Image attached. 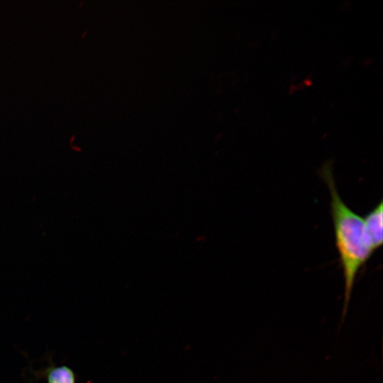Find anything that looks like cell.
<instances>
[{
    "mask_svg": "<svg viewBox=\"0 0 383 383\" xmlns=\"http://www.w3.org/2000/svg\"><path fill=\"white\" fill-rule=\"evenodd\" d=\"M366 243L372 254L383 242V204L381 200L365 216L362 217Z\"/></svg>",
    "mask_w": 383,
    "mask_h": 383,
    "instance_id": "2",
    "label": "cell"
},
{
    "mask_svg": "<svg viewBox=\"0 0 383 383\" xmlns=\"http://www.w3.org/2000/svg\"><path fill=\"white\" fill-rule=\"evenodd\" d=\"M49 364L39 370L33 371L36 380L43 379L46 383H77V375L68 365H56L49 357Z\"/></svg>",
    "mask_w": 383,
    "mask_h": 383,
    "instance_id": "3",
    "label": "cell"
},
{
    "mask_svg": "<svg viewBox=\"0 0 383 383\" xmlns=\"http://www.w3.org/2000/svg\"><path fill=\"white\" fill-rule=\"evenodd\" d=\"M321 175L328 186L331 196L335 243L345 281L343 321L348 309L356 277L372 252L366 243L362 217L350 209L338 193L331 162L328 161L322 165Z\"/></svg>",
    "mask_w": 383,
    "mask_h": 383,
    "instance_id": "1",
    "label": "cell"
}]
</instances>
